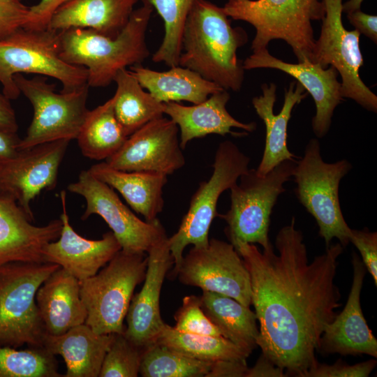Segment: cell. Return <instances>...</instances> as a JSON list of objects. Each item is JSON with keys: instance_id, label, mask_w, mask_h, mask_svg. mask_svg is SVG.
<instances>
[{"instance_id": "obj_37", "label": "cell", "mask_w": 377, "mask_h": 377, "mask_svg": "<svg viewBox=\"0 0 377 377\" xmlns=\"http://www.w3.org/2000/svg\"><path fill=\"white\" fill-rule=\"evenodd\" d=\"M176 330L199 334L222 336L201 308L200 297L188 295L175 315Z\"/></svg>"}, {"instance_id": "obj_6", "label": "cell", "mask_w": 377, "mask_h": 377, "mask_svg": "<svg viewBox=\"0 0 377 377\" xmlns=\"http://www.w3.org/2000/svg\"><path fill=\"white\" fill-rule=\"evenodd\" d=\"M351 168L352 165L346 159L324 161L320 142L313 138L306 145L303 156L296 161L293 170L295 195L315 219L326 247L334 238L343 247L349 243L350 228L342 214L339 189L341 180Z\"/></svg>"}, {"instance_id": "obj_46", "label": "cell", "mask_w": 377, "mask_h": 377, "mask_svg": "<svg viewBox=\"0 0 377 377\" xmlns=\"http://www.w3.org/2000/svg\"><path fill=\"white\" fill-rule=\"evenodd\" d=\"M20 140L17 133L0 131V164L17 154Z\"/></svg>"}, {"instance_id": "obj_27", "label": "cell", "mask_w": 377, "mask_h": 377, "mask_svg": "<svg viewBox=\"0 0 377 377\" xmlns=\"http://www.w3.org/2000/svg\"><path fill=\"white\" fill-rule=\"evenodd\" d=\"M89 170L96 178L118 191L146 221H154L162 212L163 188L168 182V175L152 172L122 171L112 168L106 162L93 165Z\"/></svg>"}, {"instance_id": "obj_30", "label": "cell", "mask_w": 377, "mask_h": 377, "mask_svg": "<svg viewBox=\"0 0 377 377\" xmlns=\"http://www.w3.org/2000/svg\"><path fill=\"white\" fill-rule=\"evenodd\" d=\"M114 82L117 84L112 96L114 112L128 137L149 121L163 116V103L146 92L129 70L119 71Z\"/></svg>"}, {"instance_id": "obj_2", "label": "cell", "mask_w": 377, "mask_h": 377, "mask_svg": "<svg viewBox=\"0 0 377 377\" xmlns=\"http://www.w3.org/2000/svg\"><path fill=\"white\" fill-rule=\"evenodd\" d=\"M247 40L244 29L232 27L222 7L197 0L183 28L179 66L223 89L237 91L242 86L244 69L237 50Z\"/></svg>"}, {"instance_id": "obj_13", "label": "cell", "mask_w": 377, "mask_h": 377, "mask_svg": "<svg viewBox=\"0 0 377 377\" xmlns=\"http://www.w3.org/2000/svg\"><path fill=\"white\" fill-rule=\"evenodd\" d=\"M177 277L184 285L251 305L249 273L231 243L212 238L205 247H192L183 257Z\"/></svg>"}, {"instance_id": "obj_9", "label": "cell", "mask_w": 377, "mask_h": 377, "mask_svg": "<svg viewBox=\"0 0 377 377\" xmlns=\"http://www.w3.org/2000/svg\"><path fill=\"white\" fill-rule=\"evenodd\" d=\"M296 161H285L265 176L249 169L239 177V183L230 188V207L224 214L225 232L235 246L241 243L258 244L266 249L269 239L270 216L283 185L293 176Z\"/></svg>"}, {"instance_id": "obj_12", "label": "cell", "mask_w": 377, "mask_h": 377, "mask_svg": "<svg viewBox=\"0 0 377 377\" xmlns=\"http://www.w3.org/2000/svg\"><path fill=\"white\" fill-rule=\"evenodd\" d=\"M325 16L319 38L315 41L310 62L323 68L333 66L341 77V95L364 109L376 112L377 96L363 82L359 70L364 64L360 48V33L345 29L341 19L342 0H323Z\"/></svg>"}, {"instance_id": "obj_42", "label": "cell", "mask_w": 377, "mask_h": 377, "mask_svg": "<svg viewBox=\"0 0 377 377\" xmlns=\"http://www.w3.org/2000/svg\"><path fill=\"white\" fill-rule=\"evenodd\" d=\"M350 23L360 34H363L373 42H377V17L357 10L347 14Z\"/></svg>"}, {"instance_id": "obj_45", "label": "cell", "mask_w": 377, "mask_h": 377, "mask_svg": "<svg viewBox=\"0 0 377 377\" xmlns=\"http://www.w3.org/2000/svg\"><path fill=\"white\" fill-rule=\"evenodd\" d=\"M18 128L15 114L10 99L0 94V131L16 133Z\"/></svg>"}, {"instance_id": "obj_44", "label": "cell", "mask_w": 377, "mask_h": 377, "mask_svg": "<svg viewBox=\"0 0 377 377\" xmlns=\"http://www.w3.org/2000/svg\"><path fill=\"white\" fill-rule=\"evenodd\" d=\"M284 377L285 371L275 365L271 360L261 354L256 364L248 368L245 377Z\"/></svg>"}, {"instance_id": "obj_41", "label": "cell", "mask_w": 377, "mask_h": 377, "mask_svg": "<svg viewBox=\"0 0 377 377\" xmlns=\"http://www.w3.org/2000/svg\"><path fill=\"white\" fill-rule=\"evenodd\" d=\"M70 0H40L29 7L28 21L24 28L45 29L48 28L50 20L55 11Z\"/></svg>"}, {"instance_id": "obj_1", "label": "cell", "mask_w": 377, "mask_h": 377, "mask_svg": "<svg viewBox=\"0 0 377 377\" xmlns=\"http://www.w3.org/2000/svg\"><path fill=\"white\" fill-rule=\"evenodd\" d=\"M234 247L250 276L258 346L286 376L303 377L317 361L321 336L341 306L334 278L343 247L330 244L309 262L294 216L276 235L277 253L272 244L263 251L249 243Z\"/></svg>"}, {"instance_id": "obj_4", "label": "cell", "mask_w": 377, "mask_h": 377, "mask_svg": "<svg viewBox=\"0 0 377 377\" xmlns=\"http://www.w3.org/2000/svg\"><path fill=\"white\" fill-rule=\"evenodd\" d=\"M222 8L230 18L255 28L253 52L281 39L290 46L298 62L310 61L316 41L312 22L325 16L323 0H228Z\"/></svg>"}, {"instance_id": "obj_39", "label": "cell", "mask_w": 377, "mask_h": 377, "mask_svg": "<svg viewBox=\"0 0 377 377\" xmlns=\"http://www.w3.org/2000/svg\"><path fill=\"white\" fill-rule=\"evenodd\" d=\"M29 12L20 0H0V40L24 27Z\"/></svg>"}, {"instance_id": "obj_11", "label": "cell", "mask_w": 377, "mask_h": 377, "mask_svg": "<svg viewBox=\"0 0 377 377\" xmlns=\"http://www.w3.org/2000/svg\"><path fill=\"white\" fill-rule=\"evenodd\" d=\"M13 80L20 93L34 108L32 121L19 150L58 140L76 139L89 110L87 108L89 85L68 92L55 91L45 76L27 78L22 74Z\"/></svg>"}, {"instance_id": "obj_38", "label": "cell", "mask_w": 377, "mask_h": 377, "mask_svg": "<svg viewBox=\"0 0 377 377\" xmlns=\"http://www.w3.org/2000/svg\"><path fill=\"white\" fill-rule=\"evenodd\" d=\"M376 364L374 359L349 365L339 360L333 364L319 363L318 360L303 377H367Z\"/></svg>"}, {"instance_id": "obj_29", "label": "cell", "mask_w": 377, "mask_h": 377, "mask_svg": "<svg viewBox=\"0 0 377 377\" xmlns=\"http://www.w3.org/2000/svg\"><path fill=\"white\" fill-rule=\"evenodd\" d=\"M201 308L221 334L248 355L258 346L259 328L255 312L222 294L202 291Z\"/></svg>"}, {"instance_id": "obj_36", "label": "cell", "mask_w": 377, "mask_h": 377, "mask_svg": "<svg viewBox=\"0 0 377 377\" xmlns=\"http://www.w3.org/2000/svg\"><path fill=\"white\" fill-rule=\"evenodd\" d=\"M144 350L131 342L124 333L115 334L105 355L98 376H138Z\"/></svg>"}, {"instance_id": "obj_10", "label": "cell", "mask_w": 377, "mask_h": 377, "mask_svg": "<svg viewBox=\"0 0 377 377\" xmlns=\"http://www.w3.org/2000/svg\"><path fill=\"white\" fill-rule=\"evenodd\" d=\"M249 158L232 142L219 144L212 165L213 172L207 181L202 182L193 195L189 207L178 230L168 237L174 265L169 278L177 277L184 249L189 244L205 247L209 243V230L218 216L217 202L226 190L235 184L239 177L248 172Z\"/></svg>"}, {"instance_id": "obj_40", "label": "cell", "mask_w": 377, "mask_h": 377, "mask_svg": "<svg viewBox=\"0 0 377 377\" xmlns=\"http://www.w3.org/2000/svg\"><path fill=\"white\" fill-rule=\"evenodd\" d=\"M349 242L359 251L362 263L377 285V233L350 228Z\"/></svg>"}, {"instance_id": "obj_22", "label": "cell", "mask_w": 377, "mask_h": 377, "mask_svg": "<svg viewBox=\"0 0 377 377\" xmlns=\"http://www.w3.org/2000/svg\"><path fill=\"white\" fill-rule=\"evenodd\" d=\"M229 99V93L223 89L210 95L203 102L191 106L173 101L163 103V114L168 115L179 128L182 149L193 139L209 134L246 135L245 132L234 133L232 128H241L248 133L256 130V123L241 122L228 112L226 104Z\"/></svg>"}, {"instance_id": "obj_14", "label": "cell", "mask_w": 377, "mask_h": 377, "mask_svg": "<svg viewBox=\"0 0 377 377\" xmlns=\"http://www.w3.org/2000/svg\"><path fill=\"white\" fill-rule=\"evenodd\" d=\"M67 188L85 199L86 209L81 219L85 220L91 214L101 216L125 252L147 253L166 235L158 219L151 222L142 221L121 201L112 187L96 178L89 170L81 171L78 180Z\"/></svg>"}, {"instance_id": "obj_34", "label": "cell", "mask_w": 377, "mask_h": 377, "mask_svg": "<svg viewBox=\"0 0 377 377\" xmlns=\"http://www.w3.org/2000/svg\"><path fill=\"white\" fill-rule=\"evenodd\" d=\"M148 2L164 22L165 34L158 49L153 54L154 62L169 67L179 66L181 39L187 16L197 0H140Z\"/></svg>"}, {"instance_id": "obj_26", "label": "cell", "mask_w": 377, "mask_h": 377, "mask_svg": "<svg viewBox=\"0 0 377 377\" xmlns=\"http://www.w3.org/2000/svg\"><path fill=\"white\" fill-rule=\"evenodd\" d=\"M139 1L70 0L55 11L48 28L56 31L89 29L115 38L128 23Z\"/></svg>"}, {"instance_id": "obj_7", "label": "cell", "mask_w": 377, "mask_h": 377, "mask_svg": "<svg viewBox=\"0 0 377 377\" xmlns=\"http://www.w3.org/2000/svg\"><path fill=\"white\" fill-rule=\"evenodd\" d=\"M59 267L32 262H11L0 267V346L43 347L46 332L36 294Z\"/></svg>"}, {"instance_id": "obj_16", "label": "cell", "mask_w": 377, "mask_h": 377, "mask_svg": "<svg viewBox=\"0 0 377 377\" xmlns=\"http://www.w3.org/2000/svg\"><path fill=\"white\" fill-rule=\"evenodd\" d=\"M178 133L172 119H154L130 135L105 162L122 171L171 175L185 164Z\"/></svg>"}, {"instance_id": "obj_24", "label": "cell", "mask_w": 377, "mask_h": 377, "mask_svg": "<svg viewBox=\"0 0 377 377\" xmlns=\"http://www.w3.org/2000/svg\"><path fill=\"white\" fill-rule=\"evenodd\" d=\"M80 289V281L60 267L38 288L36 302L46 333L60 335L85 323L87 311Z\"/></svg>"}, {"instance_id": "obj_31", "label": "cell", "mask_w": 377, "mask_h": 377, "mask_svg": "<svg viewBox=\"0 0 377 377\" xmlns=\"http://www.w3.org/2000/svg\"><path fill=\"white\" fill-rule=\"evenodd\" d=\"M127 138L115 117L112 97L89 111L76 139L84 156L100 161L114 154Z\"/></svg>"}, {"instance_id": "obj_28", "label": "cell", "mask_w": 377, "mask_h": 377, "mask_svg": "<svg viewBox=\"0 0 377 377\" xmlns=\"http://www.w3.org/2000/svg\"><path fill=\"white\" fill-rule=\"evenodd\" d=\"M170 68L160 72L137 64L130 66L129 71L142 88L161 103L185 101L198 104L210 95L223 90L188 68Z\"/></svg>"}, {"instance_id": "obj_21", "label": "cell", "mask_w": 377, "mask_h": 377, "mask_svg": "<svg viewBox=\"0 0 377 377\" xmlns=\"http://www.w3.org/2000/svg\"><path fill=\"white\" fill-rule=\"evenodd\" d=\"M32 221L15 201L0 195V267L11 262L44 263L43 249L59 238L62 221L55 219L43 226Z\"/></svg>"}, {"instance_id": "obj_43", "label": "cell", "mask_w": 377, "mask_h": 377, "mask_svg": "<svg viewBox=\"0 0 377 377\" xmlns=\"http://www.w3.org/2000/svg\"><path fill=\"white\" fill-rule=\"evenodd\" d=\"M246 360L214 362L208 377H245L248 369Z\"/></svg>"}, {"instance_id": "obj_5", "label": "cell", "mask_w": 377, "mask_h": 377, "mask_svg": "<svg viewBox=\"0 0 377 377\" xmlns=\"http://www.w3.org/2000/svg\"><path fill=\"white\" fill-rule=\"evenodd\" d=\"M22 73L54 77L61 82L62 92L87 84V69L61 58L59 32L49 28L22 27L0 40V83L3 94L10 100L21 94L13 77Z\"/></svg>"}, {"instance_id": "obj_32", "label": "cell", "mask_w": 377, "mask_h": 377, "mask_svg": "<svg viewBox=\"0 0 377 377\" xmlns=\"http://www.w3.org/2000/svg\"><path fill=\"white\" fill-rule=\"evenodd\" d=\"M156 342L203 361L242 360L249 356L223 336L182 332L168 324L165 325Z\"/></svg>"}, {"instance_id": "obj_3", "label": "cell", "mask_w": 377, "mask_h": 377, "mask_svg": "<svg viewBox=\"0 0 377 377\" xmlns=\"http://www.w3.org/2000/svg\"><path fill=\"white\" fill-rule=\"evenodd\" d=\"M115 38L94 30L71 28L59 32L60 54L67 63L83 66L87 71V84L105 87L117 73L128 66L141 64L150 54L146 32L153 7L142 1Z\"/></svg>"}, {"instance_id": "obj_33", "label": "cell", "mask_w": 377, "mask_h": 377, "mask_svg": "<svg viewBox=\"0 0 377 377\" xmlns=\"http://www.w3.org/2000/svg\"><path fill=\"white\" fill-rule=\"evenodd\" d=\"M213 364L156 342L145 349L139 374L143 377H208Z\"/></svg>"}, {"instance_id": "obj_18", "label": "cell", "mask_w": 377, "mask_h": 377, "mask_svg": "<svg viewBox=\"0 0 377 377\" xmlns=\"http://www.w3.org/2000/svg\"><path fill=\"white\" fill-rule=\"evenodd\" d=\"M242 66L244 70L277 69L295 78L314 100L316 112L311 126L315 135L322 138L328 133L334 111L343 99L339 73L333 66L323 68L310 61L287 63L270 54L267 48L253 52Z\"/></svg>"}, {"instance_id": "obj_48", "label": "cell", "mask_w": 377, "mask_h": 377, "mask_svg": "<svg viewBox=\"0 0 377 377\" xmlns=\"http://www.w3.org/2000/svg\"><path fill=\"white\" fill-rule=\"evenodd\" d=\"M21 1V0H20Z\"/></svg>"}, {"instance_id": "obj_8", "label": "cell", "mask_w": 377, "mask_h": 377, "mask_svg": "<svg viewBox=\"0 0 377 377\" xmlns=\"http://www.w3.org/2000/svg\"><path fill=\"white\" fill-rule=\"evenodd\" d=\"M147 256L122 251L95 275L80 281L85 324L99 334H123L124 320L135 287L145 276Z\"/></svg>"}, {"instance_id": "obj_47", "label": "cell", "mask_w": 377, "mask_h": 377, "mask_svg": "<svg viewBox=\"0 0 377 377\" xmlns=\"http://www.w3.org/2000/svg\"><path fill=\"white\" fill-rule=\"evenodd\" d=\"M364 0H348L342 4V12L346 13L361 10V5Z\"/></svg>"}, {"instance_id": "obj_35", "label": "cell", "mask_w": 377, "mask_h": 377, "mask_svg": "<svg viewBox=\"0 0 377 377\" xmlns=\"http://www.w3.org/2000/svg\"><path fill=\"white\" fill-rule=\"evenodd\" d=\"M57 361L43 347L0 346V377H61Z\"/></svg>"}, {"instance_id": "obj_19", "label": "cell", "mask_w": 377, "mask_h": 377, "mask_svg": "<svg viewBox=\"0 0 377 377\" xmlns=\"http://www.w3.org/2000/svg\"><path fill=\"white\" fill-rule=\"evenodd\" d=\"M62 228L57 240L47 243L42 251L44 263L58 265L79 281L95 275L121 249L112 231L101 239L91 240L79 235L69 223L66 191L60 193Z\"/></svg>"}, {"instance_id": "obj_25", "label": "cell", "mask_w": 377, "mask_h": 377, "mask_svg": "<svg viewBox=\"0 0 377 377\" xmlns=\"http://www.w3.org/2000/svg\"><path fill=\"white\" fill-rule=\"evenodd\" d=\"M114 336L97 334L83 323L60 335L45 332L43 347L63 357L66 366L64 377H98Z\"/></svg>"}, {"instance_id": "obj_20", "label": "cell", "mask_w": 377, "mask_h": 377, "mask_svg": "<svg viewBox=\"0 0 377 377\" xmlns=\"http://www.w3.org/2000/svg\"><path fill=\"white\" fill-rule=\"evenodd\" d=\"M353 282L346 304L340 313L327 325L318 352L342 355L366 354L377 357V340L369 329L360 305V293L367 269L353 254Z\"/></svg>"}, {"instance_id": "obj_17", "label": "cell", "mask_w": 377, "mask_h": 377, "mask_svg": "<svg viewBox=\"0 0 377 377\" xmlns=\"http://www.w3.org/2000/svg\"><path fill=\"white\" fill-rule=\"evenodd\" d=\"M147 253L144 284L132 297L124 331L131 342L144 349L156 343L165 325L161 316L160 297L164 279L174 265L167 235L154 244Z\"/></svg>"}, {"instance_id": "obj_23", "label": "cell", "mask_w": 377, "mask_h": 377, "mask_svg": "<svg viewBox=\"0 0 377 377\" xmlns=\"http://www.w3.org/2000/svg\"><path fill=\"white\" fill-rule=\"evenodd\" d=\"M262 94L252 99L253 106L263 121L265 130V145L256 173L265 176L283 161H297V156L287 146V128L294 107L306 96L304 88L298 82H291L285 89L284 101L280 112L274 113L276 86L274 83L263 84Z\"/></svg>"}, {"instance_id": "obj_15", "label": "cell", "mask_w": 377, "mask_h": 377, "mask_svg": "<svg viewBox=\"0 0 377 377\" xmlns=\"http://www.w3.org/2000/svg\"><path fill=\"white\" fill-rule=\"evenodd\" d=\"M70 140L62 139L19 150L0 164V195L15 201L33 221L31 202L57 184Z\"/></svg>"}]
</instances>
